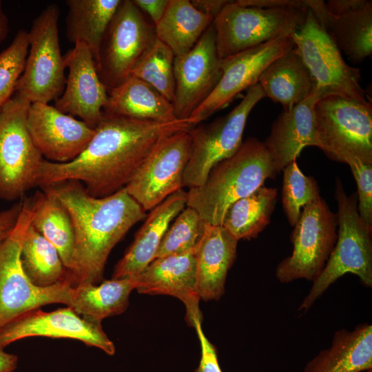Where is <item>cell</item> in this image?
<instances>
[{"mask_svg":"<svg viewBox=\"0 0 372 372\" xmlns=\"http://www.w3.org/2000/svg\"><path fill=\"white\" fill-rule=\"evenodd\" d=\"M193 127L187 119L163 123L103 114L75 159L65 163L43 161L37 186L76 180L92 196H110L128 184L164 138Z\"/></svg>","mask_w":372,"mask_h":372,"instance_id":"1","label":"cell"},{"mask_svg":"<svg viewBox=\"0 0 372 372\" xmlns=\"http://www.w3.org/2000/svg\"><path fill=\"white\" fill-rule=\"evenodd\" d=\"M49 187L68 210L74 244L66 280L72 287L97 285L107 259L129 229L146 217L145 211L125 188L105 197L90 195L76 180Z\"/></svg>","mask_w":372,"mask_h":372,"instance_id":"2","label":"cell"},{"mask_svg":"<svg viewBox=\"0 0 372 372\" xmlns=\"http://www.w3.org/2000/svg\"><path fill=\"white\" fill-rule=\"evenodd\" d=\"M277 174L263 142L249 138L234 155L211 168L203 185L189 189L186 206L194 209L205 223L222 225L234 203Z\"/></svg>","mask_w":372,"mask_h":372,"instance_id":"3","label":"cell"},{"mask_svg":"<svg viewBox=\"0 0 372 372\" xmlns=\"http://www.w3.org/2000/svg\"><path fill=\"white\" fill-rule=\"evenodd\" d=\"M335 198L338 203V233L335 245L322 271L298 310L307 311L338 278L347 273L356 275L364 285L372 287V227L360 217L355 193L348 196L337 178Z\"/></svg>","mask_w":372,"mask_h":372,"instance_id":"4","label":"cell"},{"mask_svg":"<svg viewBox=\"0 0 372 372\" xmlns=\"http://www.w3.org/2000/svg\"><path fill=\"white\" fill-rule=\"evenodd\" d=\"M31 218V200L28 198L23 202L14 229L0 242V329L28 311L49 304H69L72 286L67 280L39 287L23 270L21 249Z\"/></svg>","mask_w":372,"mask_h":372,"instance_id":"5","label":"cell"},{"mask_svg":"<svg viewBox=\"0 0 372 372\" xmlns=\"http://www.w3.org/2000/svg\"><path fill=\"white\" fill-rule=\"evenodd\" d=\"M307 9L243 6L230 1L214 19L220 59L292 34L304 22Z\"/></svg>","mask_w":372,"mask_h":372,"instance_id":"6","label":"cell"},{"mask_svg":"<svg viewBox=\"0 0 372 372\" xmlns=\"http://www.w3.org/2000/svg\"><path fill=\"white\" fill-rule=\"evenodd\" d=\"M31 103L14 94L0 112V198L13 200L37 186L45 160L27 126Z\"/></svg>","mask_w":372,"mask_h":372,"instance_id":"7","label":"cell"},{"mask_svg":"<svg viewBox=\"0 0 372 372\" xmlns=\"http://www.w3.org/2000/svg\"><path fill=\"white\" fill-rule=\"evenodd\" d=\"M60 10L47 6L34 19L28 34L30 51L15 93L30 103H48L63 92L66 77L59 37Z\"/></svg>","mask_w":372,"mask_h":372,"instance_id":"8","label":"cell"},{"mask_svg":"<svg viewBox=\"0 0 372 372\" xmlns=\"http://www.w3.org/2000/svg\"><path fill=\"white\" fill-rule=\"evenodd\" d=\"M321 143L329 158L343 163L349 156L372 163V105L338 95L319 99L314 107Z\"/></svg>","mask_w":372,"mask_h":372,"instance_id":"9","label":"cell"},{"mask_svg":"<svg viewBox=\"0 0 372 372\" xmlns=\"http://www.w3.org/2000/svg\"><path fill=\"white\" fill-rule=\"evenodd\" d=\"M291 37L321 98L338 95L362 102L370 101L360 85V69L345 62L341 52L310 9L308 8L304 22Z\"/></svg>","mask_w":372,"mask_h":372,"instance_id":"10","label":"cell"},{"mask_svg":"<svg viewBox=\"0 0 372 372\" xmlns=\"http://www.w3.org/2000/svg\"><path fill=\"white\" fill-rule=\"evenodd\" d=\"M265 94L257 83L247 90L242 101L227 114L192 128L191 154L183 177V186H200L219 162L234 155L242 143L248 116Z\"/></svg>","mask_w":372,"mask_h":372,"instance_id":"11","label":"cell"},{"mask_svg":"<svg viewBox=\"0 0 372 372\" xmlns=\"http://www.w3.org/2000/svg\"><path fill=\"white\" fill-rule=\"evenodd\" d=\"M337 214L321 197L307 205L293 226L291 255L276 267L275 276L281 283L298 279L313 281L324 267L335 245Z\"/></svg>","mask_w":372,"mask_h":372,"instance_id":"12","label":"cell"},{"mask_svg":"<svg viewBox=\"0 0 372 372\" xmlns=\"http://www.w3.org/2000/svg\"><path fill=\"white\" fill-rule=\"evenodd\" d=\"M156 39L155 26L132 1H121L104 37L97 67L107 91L131 75Z\"/></svg>","mask_w":372,"mask_h":372,"instance_id":"13","label":"cell"},{"mask_svg":"<svg viewBox=\"0 0 372 372\" xmlns=\"http://www.w3.org/2000/svg\"><path fill=\"white\" fill-rule=\"evenodd\" d=\"M189 131L164 138L124 187L145 211L184 187V173L191 154Z\"/></svg>","mask_w":372,"mask_h":372,"instance_id":"14","label":"cell"},{"mask_svg":"<svg viewBox=\"0 0 372 372\" xmlns=\"http://www.w3.org/2000/svg\"><path fill=\"white\" fill-rule=\"evenodd\" d=\"M291 34L280 36L221 59L220 80L209 96L189 116V123L195 127L256 84L273 60L295 47Z\"/></svg>","mask_w":372,"mask_h":372,"instance_id":"15","label":"cell"},{"mask_svg":"<svg viewBox=\"0 0 372 372\" xmlns=\"http://www.w3.org/2000/svg\"><path fill=\"white\" fill-rule=\"evenodd\" d=\"M38 336L74 339L110 355L115 353L114 344L101 322L86 320L69 307L52 311L39 307L17 316L0 329V349L23 338Z\"/></svg>","mask_w":372,"mask_h":372,"instance_id":"16","label":"cell"},{"mask_svg":"<svg viewBox=\"0 0 372 372\" xmlns=\"http://www.w3.org/2000/svg\"><path fill=\"white\" fill-rule=\"evenodd\" d=\"M213 23L187 54L175 56V92L172 101L177 119H187L209 96L221 76Z\"/></svg>","mask_w":372,"mask_h":372,"instance_id":"17","label":"cell"},{"mask_svg":"<svg viewBox=\"0 0 372 372\" xmlns=\"http://www.w3.org/2000/svg\"><path fill=\"white\" fill-rule=\"evenodd\" d=\"M307 8L351 61L360 63L371 55V0H307Z\"/></svg>","mask_w":372,"mask_h":372,"instance_id":"18","label":"cell"},{"mask_svg":"<svg viewBox=\"0 0 372 372\" xmlns=\"http://www.w3.org/2000/svg\"><path fill=\"white\" fill-rule=\"evenodd\" d=\"M27 126L43 158L57 163L75 159L84 151L95 133V129L83 121L42 103L30 105Z\"/></svg>","mask_w":372,"mask_h":372,"instance_id":"19","label":"cell"},{"mask_svg":"<svg viewBox=\"0 0 372 372\" xmlns=\"http://www.w3.org/2000/svg\"><path fill=\"white\" fill-rule=\"evenodd\" d=\"M63 56L68 75L61 96L54 107L66 114L77 116L93 129L103 116L107 90L87 46L81 42Z\"/></svg>","mask_w":372,"mask_h":372,"instance_id":"20","label":"cell"},{"mask_svg":"<svg viewBox=\"0 0 372 372\" xmlns=\"http://www.w3.org/2000/svg\"><path fill=\"white\" fill-rule=\"evenodd\" d=\"M196 249L156 258L135 276V289L138 293L168 295L181 300L186 309L185 320L192 327L196 322H203L199 309L200 297L197 280Z\"/></svg>","mask_w":372,"mask_h":372,"instance_id":"21","label":"cell"},{"mask_svg":"<svg viewBox=\"0 0 372 372\" xmlns=\"http://www.w3.org/2000/svg\"><path fill=\"white\" fill-rule=\"evenodd\" d=\"M320 99L314 90L307 99L283 110L274 121L269 135L262 142L277 174L296 161L305 147L321 148L314 111Z\"/></svg>","mask_w":372,"mask_h":372,"instance_id":"22","label":"cell"},{"mask_svg":"<svg viewBox=\"0 0 372 372\" xmlns=\"http://www.w3.org/2000/svg\"><path fill=\"white\" fill-rule=\"evenodd\" d=\"M187 192L183 189L151 209L134 240L114 267L112 278L135 276L152 260L172 221L186 207Z\"/></svg>","mask_w":372,"mask_h":372,"instance_id":"23","label":"cell"},{"mask_svg":"<svg viewBox=\"0 0 372 372\" xmlns=\"http://www.w3.org/2000/svg\"><path fill=\"white\" fill-rule=\"evenodd\" d=\"M238 241L222 225L206 223L196 252L200 299L219 300L224 294L228 271L236 258Z\"/></svg>","mask_w":372,"mask_h":372,"instance_id":"24","label":"cell"},{"mask_svg":"<svg viewBox=\"0 0 372 372\" xmlns=\"http://www.w3.org/2000/svg\"><path fill=\"white\" fill-rule=\"evenodd\" d=\"M372 369V325L335 332L331 346L322 350L303 372H364Z\"/></svg>","mask_w":372,"mask_h":372,"instance_id":"25","label":"cell"},{"mask_svg":"<svg viewBox=\"0 0 372 372\" xmlns=\"http://www.w3.org/2000/svg\"><path fill=\"white\" fill-rule=\"evenodd\" d=\"M258 83L265 96L280 103L283 110L300 103L315 90L312 76L295 47L273 60Z\"/></svg>","mask_w":372,"mask_h":372,"instance_id":"26","label":"cell"},{"mask_svg":"<svg viewBox=\"0 0 372 372\" xmlns=\"http://www.w3.org/2000/svg\"><path fill=\"white\" fill-rule=\"evenodd\" d=\"M103 114L163 123L178 120L169 100L132 75L110 90Z\"/></svg>","mask_w":372,"mask_h":372,"instance_id":"27","label":"cell"},{"mask_svg":"<svg viewBox=\"0 0 372 372\" xmlns=\"http://www.w3.org/2000/svg\"><path fill=\"white\" fill-rule=\"evenodd\" d=\"M136 287L135 276L112 278L100 285L80 284L71 287L68 307L86 320L101 322L127 309Z\"/></svg>","mask_w":372,"mask_h":372,"instance_id":"28","label":"cell"},{"mask_svg":"<svg viewBox=\"0 0 372 372\" xmlns=\"http://www.w3.org/2000/svg\"><path fill=\"white\" fill-rule=\"evenodd\" d=\"M121 0H68L66 36L70 42L83 43L96 64L107 28Z\"/></svg>","mask_w":372,"mask_h":372,"instance_id":"29","label":"cell"},{"mask_svg":"<svg viewBox=\"0 0 372 372\" xmlns=\"http://www.w3.org/2000/svg\"><path fill=\"white\" fill-rule=\"evenodd\" d=\"M214 19L196 10L189 0H168L161 19L155 25L156 38L175 56H182L194 47Z\"/></svg>","mask_w":372,"mask_h":372,"instance_id":"30","label":"cell"},{"mask_svg":"<svg viewBox=\"0 0 372 372\" xmlns=\"http://www.w3.org/2000/svg\"><path fill=\"white\" fill-rule=\"evenodd\" d=\"M30 198V225L57 249L67 270L71 265L74 234L70 216L54 192L44 187Z\"/></svg>","mask_w":372,"mask_h":372,"instance_id":"31","label":"cell"},{"mask_svg":"<svg viewBox=\"0 0 372 372\" xmlns=\"http://www.w3.org/2000/svg\"><path fill=\"white\" fill-rule=\"evenodd\" d=\"M277 195L276 188L260 187L227 209L222 226L238 240L256 238L270 223Z\"/></svg>","mask_w":372,"mask_h":372,"instance_id":"32","label":"cell"},{"mask_svg":"<svg viewBox=\"0 0 372 372\" xmlns=\"http://www.w3.org/2000/svg\"><path fill=\"white\" fill-rule=\"evenodd\" d=\"M23 270L30 282L47 287L66 280L68 270L54 245L30 225L20 254Z\"/></svg>","mask_w":372,"mask_h":372,"instance_id":"33","label":"cell"},{"mask_svg":"<svg viewBox=\"0 0 372 372\" xmlns=\"http://www.w3.org/2000/svg\"><path fill=\"white\" fill-rule=\"evenodd\" d=\"M174 58L173 52L156 38L131 75L152 86L172 103L175 92Z\"/></svg>","mask_w":372,"mask_h":372,"instance_id":"34","label":"cell"},{"mask_svg":"<svg viewBox=\"0 0 372 372\" xmlns=\"http://www.w3.org/2000/svg\"><path fill=\"white\" fill-rule=\"evenodd\" d=\"M174 219L165 231L154 259L184 254L197 248L206 225L198 213L186 206Z\"/></svg>","mask_w":372,"mask_h":372,"instance_id":"35","label":"cell"},{"mask_svg":"<svg viewBox=\"0 0 372 372\" xmlns=\"http://www.w3.org/2000/svg\"><path fill=\"white\" fill-rule=\"evenodd\" d=\"M282 203L287 218L294 226L300 215L301 208L320 198L318 185L312 176H305L296 160L283 169Z\"/></svg>","mask_w":372,"mask_h":372,"instance_id":"36","label":"cell"},{"mask_svg":"<svg viewBox=\"0 0 372 372\" xmlns=\"http://www.w3.org/2000/svg\"><path fill=\"white\" fill-rule=\"evenodd\" d=\"M28 32L21 29L10 45L0 53V107L10 100L15 92L28 53Z\"/></svg>","mask_w":372,"mask_h":372,"instance_id":"37","label":"cell"},{"mask_svg":"<svg viewBox=\"0 0 372 372\" xmlns=\"http://www.w3.org/2000/svg\"><path fill=\"white\" fill-rule=\"evenodd\" d=\"M343 163L349 165L357 184L359 214L367 225L372 227V163L354 156L346 158Z\"/></svg>","mask_w":372,"mask_h":372,"instance_id":"38","label":"cell"},{"mask_svg":"<svg viewBox=\"0 0 372 372\" xmlns=\"http://www.w3.org/2000/svg\"><path fill=\"white\" fill-rule=\"evenodd\" d=\"M201 324L200 322H196L194 327L201 347L200 360L194 372H222L218 361L216 349L204 334Z\"/></svg>","mask_w":372,"mask_h":372,"instance_id":"39","label":"cell"},{"mask_svg":"<svg viewBox=\"0 0 372 372\" xmlns=\"http://www.w3.org/2000/svg\"><path fill=\"white\" fill-rule=\"evenodd\" d=\"M22 205L23 202L16 203L10 208L0 212V242L14 229L21 211Z\"/></svg>","mask_w":372,"mask_h":372,"instance_id":"40","label":"cell"},{"mask_svg":"<svg viewBox=\"0 0 372 372\" xmlns=\"http://www.w3.org/2000/svg\"><path fill=\"white\" fill-rule=\"evenodd\" d=\"M132 2L150 17L155 26L161 19L168 0H132Z\"/></svg>","mask_w":372,"mask_h":372,"instance_id":"41","label":"cell"},{"mask_svg":"<svg viewBox=\"0 0 372 372\" xmlns=\"http://www.w3.org/2000/svg\"><path fill=\"white\" fill-rule=\"evenodd\" d=\"M227 0H192V6L200 12L215 19L229 2Z\"/></svg>","mask_w":372,"mask_h":372,"instance_id":"42","label":"cell"},{"mask_svg":"<svg viewBox=\"0 0 372 372\" xmlns=\"http://www.w3.org/2000/svg\"><path fill=\"white\" fill-rule=\"evenodd\" d=\"M18 364L16 355L6 353L0 349V372H14Z\"/></svg>","mask_w":372,"mask_h":372,"instance_id":"43","label":"cell"},{"mask_svg":"<svg viewBox=\"0 0 372 372\" xmlns=\"http://www.w3.org/2000/svg\"><path fill=\"white\" fill-rule=\"evenodd\" d=\"M8 31V20L3 11H1L0 12V42L6 38Z\"/></svg>","mask_w":372,"mask_h":372,"instance_id":"44","label":"cell"},{"mask_svg":"<svg viewBox=\"0 0 372 372\" xmlns=\"http://www.w3.org/2000/svg\"><path fill=\"white\" fill-rule=\"evenodd\" d=\"M1 5H2V3H1V1H0V12L2 11Z\"/></svg>","mask_w":372,"mask_h":372,"instance_id":"45","label":"cell"},{"mask_svg":"<svg viewBox=\"0 0 372 372\" xmlns=\"http://www.w3.org/2000/svg\"><path fill=\"white\" fill-rule=\"evenodd\" d=\"M364 372H372V369H369V370L365 371Z\"/></svg>","mask_w":372,"mask_h":372,"instance_id":"46","label":"cell"},{"mask_svg":"<svg viewBox=\"0 0 372 372\" xmlns=\"http://www.w3.org/2000/svg\"><path fill=\"white\" fill-rule=\"evenodd\" d=\"M1 107H0V112H1Z\"/></svg>","mask_w":372,"mask_h":372,"instance_id":"47","label":"cell"}]
</instances>
